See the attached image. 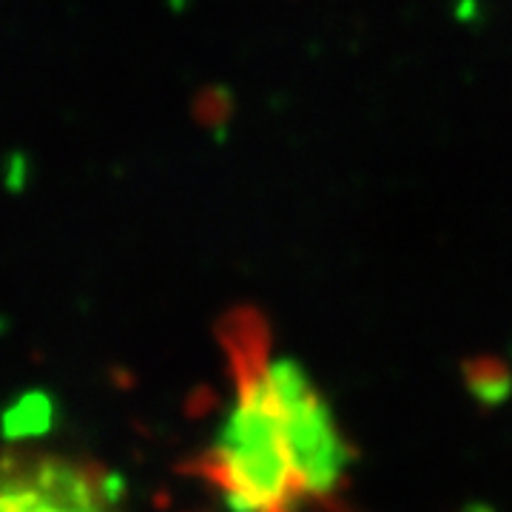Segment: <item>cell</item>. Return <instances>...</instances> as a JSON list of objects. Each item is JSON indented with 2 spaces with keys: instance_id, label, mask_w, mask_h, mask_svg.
<instances>
[{
  "instance_id": "2",
  "label": "cell",
  "mask_w": 512,
  "mask_h": 512,
  "mask_svg": "<svg viewBox=\"0 0 512 512\" xmlns=\"http://www.w3.org/2000/svg\"><path fill=\"white\" fill-rule=\"evenodd\" d=\"M0 512H123L103 467L66 453L3 447Z\"/></svg>"
},
{
  "instance_id": "1",
  "label": "cell",
  "mask_w": 512,
  "mask_h": 512,
  "mask_svg": "<svg viewBox=\"0 0 512 512\" xmlns=\"http://www.w3.org/2000/svg\"><path fill=\"white\" fill-rule=\"evenodd\" d=\"M220 339L231 396L194 481L220 512H328L353 458L328 399L259 313H231Z\"/></svg>"
}]
</instances>
